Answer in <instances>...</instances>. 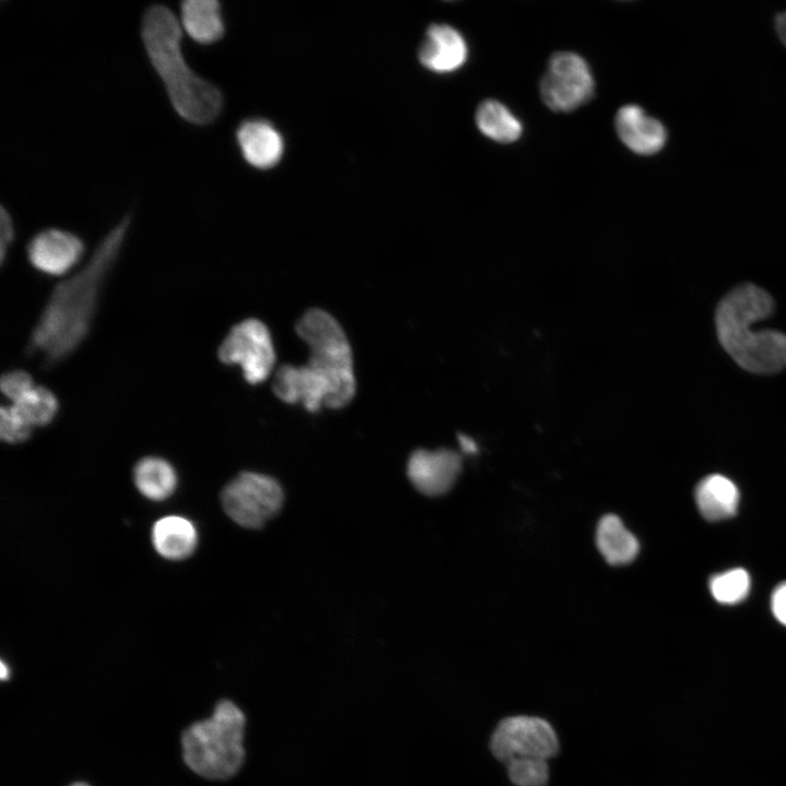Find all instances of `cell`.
Instances as JSON below:
<instances>
[{
    "instance_id": "1",
    "label": "cell",
    "mask_w": 786,
    "mask_h": 786,
    "mask_svg": "<svg viewBox=\"0 0 786 786\" xmlns=\"http://www.w3.org/2000/svg\"><path fill=\"white\" fill-rule=\"evenodd\" d=\"M122 217L98 242L88 262L74 275L57 284L29 335L27 352L52 367L72 355L86 338L103 287L114 267L130 228Z\"/></svg>"
},
{
    "instance_id": "8",
    "label": "cell",
    "mask_w": 786,
    "mask_h": 786,
    "mask_svg": "<svg viewBox=\"0 0 786 786\" xmlns=\"http://www.w3.org/2000/svg\"><path fill=\"white\" fill-rule=\"evenodd\" d=\"M217 355L226 365H239L250 384L265 381L275 364V352L266 325L258 319L235 324L221 343Z\"/></svg>"
},
{
    "instance_id": "23",
    "label": "cell",
    "mask_w": 786,
    "mask_h": 786,
    "mask_svg": "<svg viewBox=\"0 0 786 786\" xmlns=\"http://www.w3.org/2000/svg\"><path fill=\"white\" fill-rule=\"evenodd\" d=\"M510 781L515 786H545L549 778V766L546 759L524 757L507 763Z\"/></svg>"
},
{
    "instance_id": "12",
    "label": "cell",
    "mask_w": 786,
    "mask_h": 786,
    "mask_svg": "<svg viewBox=\"0 0 786 786\" xmlns=\"http://www.w3.org/2000/svg\"><path fill=\"white\" fill-rule=\"evenodd\" d=\"M615 129L620 141L639 155L656 154L667 140L663 123L633 104L619 108L615 117Z\"/></svg>"
},
{
    "instance_id": "3",
    "label": "cell",
    "mask_w": 786,
    "mask_h": 786,
    "mask_svg": "<svg viewBox=\"0 0 786 786\" xmlns=\"http://www.w3.org/2000/svg\"><path fill=\"white\" fill-rule=\"evenodd\" d=\"M773 299L762 288L743 284L718 303L715 325L728 355L743 369L773 373L786 367V335L775 330H753L752 325L773 311Z\"/></svg>"
},
{
    "instance_id": "18",
    "label": "cell",
    "mask_w": 786,
    "mask_h": 786,
    "mask_svg": "<svg viewBox=\"0 0 786 786\" xmlns=\"http://www.w3.org/2000/svg\"><path fill=\"white\" fill-rule=\"evenodd\" d=\"M596 544L605 560L612 565L630 563L640 550L636 537L615 514H606L598 522Z\"/></svg>"
},
{
    "instance_id": "29",
    "label": "cell",
    "mask_w": 786,
    "mask_h": 786,
    "mask_svg": "<svg viewBox=\"0 0 786 786\" xmlns=\"http://www.w3.org/2000/svg\"><path fill=\"white\" fill-rule=\"evenodd\" d=\"M460 444H461L462 450L467 453H473L476 450L474 441L464 436L460 437Z\"/></svg>"
},
{
    "instance_id": "13",
    "label": "cell",
    "mask_w": 786,
    "mask_h": 786,
    "mask_svg": "<svg viewBox=\"0 0 786 786\" xmlns=\"http://www.w3.org/2000/svg\"><path fill=\"white\" fill-rule=\"evenodd\" d=\"M468 49L462 34L446 24H433L419 49L421 64L437 73H450L466 62Z\"/></svg>"
},
{
    "instance_id": "30",
    "label": "cell",
    "mask_w": 786,
    "mask_h": 786,
    "mask_svg": "<svg viewBox=\"0 0 786 786\" xmlns=\"http://www.w3.org/2000/svg\"><path fill=\"white\" fill-rule=\"evenodd\" d=\"M1 678L5 680L9 677V670L3 662H1Z\"/></svg>"
},
{
    "instance_id": "4",
    "label": "cell",
    "mask_w": 786,
    "mask_h": 786,
    "mask_svg": "<svg viewBox=\"0 0 786 786\" xmlns=\"http://www.w3.org/2000/svg\"><path fill=\"white\" fill-rule=\"evenodd\" d=\"M296 332L309 347L303 365L326 395L329 408L347 405L356 391L353 355L340 323L326 311L311 309L297 322Z\"/></svg>"
},
{
    "instance_id": "6",
    "label": "cell",
    "mask_w": 786,
    "mask_h": 786,
    "mask_svg": "<svg viewBox=\"0 0 786 786\" xmlns=\"http://www.w3.org/2000/svg\"><path fill=\"white\" fill-rule=\"evenodd\" d=\"M225 513L245 528H261L275 516L284 502L279 483L264 474L242 472L221 493Z\"/></svg>"
},
{
    "instance_id": "28",
    "label": "cell",
    "mask_w": 786,
    "mask_h": 786,
    "mask_svg": "<svg viewBox=\"0 0 786 786\" xmlns=\"http://www.w3.org/2000/svg\"><path fill=\"white\" fill-rule=\"evenodd\" d=\"M775 29L779 39L786 46V11L775 17Z\"/></svg>"
},
{
    "instance_id": "10",
    "label": "cell",
    "mask_w": 786,
    "mask_h": 786,
    "mask_svg": "<svg viewBox=\"0 0 786 786\" xmlns=\"http://www.w3.org/2000/svg\"><path fill=\"white\" fill-rule=\"evenodd\" d=\"M26 252L34 269L47 275L60 276L80 261L84 253V243L71 231L47 228L29 239Z\"/></svg>"
},
{
    "instance_id": "7",
    "label": "cell",
    "mask_w": 786,
    "mask_h": 786,
    "mask_svg": "<svg viewBox=\"0 0 786 786\" xmlns=\"http://www.w3.org/2000/svg\"><path fill=\"white\" fill-rule=\"evenodd\" d=\"M540 96L556 112H570L594 96L595 81L587 62L572 51L553 53L540 80Z\"/></svg>"
},
{
    "instance_id": "15",
    "label": "cell",
    "mask_w": 786,
    "mask_h": 786,
    "mask_svg": "<svg viewBox=\"0 0 786 786\" xmlns=\"http://www.w3.org/2000/svg\"><path fill=\"white\" fill-rule=\"evenodd\" d=\"M694 500L701 515L716 522L736 514L740 493L733 480L720 474H711L698 483Z\"/></svg>"
},
{
    "instance_id": "21",
    "label": "cell",
    "mask_w": 786,
    "mask_h": 786,
    "mask_svg": "<svg viewBox=\"0 0 786 786\" xmlns=\"http://www.w3.org/2000/svg\"><path fill=\"white\" fill-rule=\"evenodd\" d=\"M12 406L31 428L50 424L59 410L55 393L41 385H35Z\"/></svg>"
},
{
    "instance_id": "2",
    "label": "cell",
    "mask_w": 786,
    "mask_h": 786,
    "mask_svg": "<svg viewBox=\"0 0 786 786\" xmlns=\"http://www.w3.org/2000/svg\"><path fill=\"white\" fill-rule=\"evenodd\" d=\"M181 38L180 22L168 7L153 4L144 11L141 20L143 47L172 108L187 122L207 126L222 112L223 95L189 66L181 49Z\"/></svg>"
},
{
    "instance_id": "27",
    "label": "cell",
    "mask_w": 786,
    "mask_h": 786,
    "mask_svg": "<svg viewBox=\"0 0 786 786\" xmlns=\"http://www.w3.org/2000/svg\"><path fill=\"white\" fill-rule=\"evenodd\" d=\"M771 608L774 617L786 626V582L778 584L773 591Z\"/></svg>"
},
{
    "instance_id": "5",
    "label": "cell",
    "mask_w": 786,
    "mask_h": 786,
    "mask_svg": "<svg viewBox=\"0 0 786 786\" xmlns=\"http://www.w3.org/2000/svg\"><path fill=\"white\" fill-rule=\"evenodd\" d=\"M246 717L231 701H219L210 718L189 726L182 735L183 759L196 774L227 779L242 766Z\"/></svg>"
},
{
    "instance_id": "14",
    "label": "cell",
    "mask_w": 786,
    "mask_h": 786,
    "mask_svg": "<svg viewBox=\"0 0 786 786\" xmlns=\"http://www.w3.org/2000/svg\"><path fill=\"white\" fill-rule=\"evenodd\" d=\"M236 139L245 160L260 169L276 165L284 151L278 131L262 119L243 121L237 129Z\"/></svg>"
},
{
    "instance_id": "26",
    "label": "cell",
    "mask_w": 786,
    "mask_h": 786,
    "mask_svg": "<svg viewBox=\"0 0 786 786\" xmlns=\"http://www.w3.org/2000/svg\"><path fill=\"white\" fill-rule=\"evenodd\" d=\"M14 223L10 212L2 205L0 209V261L4 263L9 248L14 239Z\"/></svg>"
},
{
    "instance_id": "25",
    "label": "cell",
    "mask_w": 786,
    "mask_h": 786,
    "mask_svg": "<svg viewBox=\"0 0 786 786\" xmlns=\"http://www.w3.org/2000/svg\"><path fill=\"white\" fill-rule=\"evenodd\" d=\"M34 386L35 383L32 376L24 370H10L1 376V392L12 403L17 402Z\"/></svg>"
},
{
    "instance_id": "31",
    "label": "cell",
    "mask_w": 786,
    "mask_h": 786,
    "mask_svg": "<svg viewBox=\"0 0 786 786\" xmlns=\"http://www.w3.org/2000/svg\"><path fill=\"white\" fill-rule=\"evenodd\" d=\"M70 786H90V785H87L86 783H81V782H79V783H74V784H72V785H70Z\"/></svg>"
},
{
    "instance_id": "19",
    "label": "cell",
    "mask_w": 786,
    "mask_h": 786,
    "mask_svg": "<svg viewBox=\"0 0 786 786\" xmlns=\"http://www.w3.org/2000/svg\"><path fill=\"white\" fill-rule=\"evenodd\" d=\"M136 489L145 498L162 501L169 498L177 486V474L172 465L157 456L140 460L133 471Z\"/></svg>"
},
{
    "instance_id": "17",
    "label": "cell",
    "mask_w": 786,
    "mask_h": 786,
    "mask_svg": "<svg viewBox=\"0 0 786 786\" xmlns=\"http://www.w3.org/2000/svg\"><path fill=\"white\" fill-rule=\"evenodd\" d=\"M152 544L163 558L183 560L195 550L198 532L193 523L183 516H164L153 525Z\"/></svg>"
},
{
    "instance_id": "22",
    "label": "cell",
    "mask_w": 786,
    "mask_h": 786,
    "mask_svg": "<svg viewBox=\"0 0 786 786\" xmlns=\"http://www.w3.org/2000/svg\"><path fill=\"white\" fill-rule=\"evenodd\" d=\"M750 587V575L742 568L716 573L708 581V588L714 599L725 605L742 602L748 596Z\"/></svg>"
},
{
    "instance_id": "24",
    "label": "cell",
    "mask_w": 786,
    "mask_h": 786,
    "mask_svg": "<svg viewBox=\"0 0 786 786\" xmlns=\"http://www.w3.org/2000/svg\"><path fill=\"white\" fill-rule=\"evenodd\" d=\"M31 428L15 412L12 405L2 406L0 410V437L11 444L26 441L32 434Z\"/></svg>"
},
{
    "instance_id": "9",
    "label": "cell",
    "mask_w": 786,
    "mask_h": 786,
    "mask_svg": "<svg viewBox=\"0 0 786 786\" xmlns=\"http://www.w3.org/2000/svg\"><path fill=\"white\" fill-rule=\"evenodd\" d=\"M490 749L493 755L505 764L524 757L548 760L558 752L559 740L553 727L544 718L509 716L492 731Z\"/></svg>"
},
{
    "instance_id": "20",
    "label": "cell",
    "mask_w": 786,
    "mask_h": 786,
    "mask_svg": "<svg viewBox=\"0 0 786 786\" xmlns=\"http://www.w3.org/2000/svg\"><path fill=\"white\" fill-rule=\"evenodd\" d=\"M475 120L479 131L498 143L515 142L523 132L521 121L505 105L496 99L481 102L476 109Z\"/></svg>"
},
{
    "instance_id": "16",
    "label": "cell",
    "mask_w": 786,
    "mask_h": 786,
    "mask_svg": "<svg viewBox=\"0 0 786 786\" xmlns=\"http://www.w3.org/2000/svg\"><path fill=\"white\" fill-rule=\"evenodd\" d=\"M179 17L182 31L198 44H214L225 33L222 9L216 0L182 1Z\"/></svg>"
},
{
    "instance_id": "11",
    "label": "cell",
    "mask_w": 786,
    "mask_h": 786,
    "mask_svg": "<svg viewBox=\"0 0 786 786\" xmlns=\"http://www.w3.org/2000/svg\"><path fill=\"white\" fill-rule=\"evenodd\" d=\"M462 469L461 456L448 449L417 450L407 462V476L422 495L441 496L454 485Z\"/></svg>"
}]
</instances>
